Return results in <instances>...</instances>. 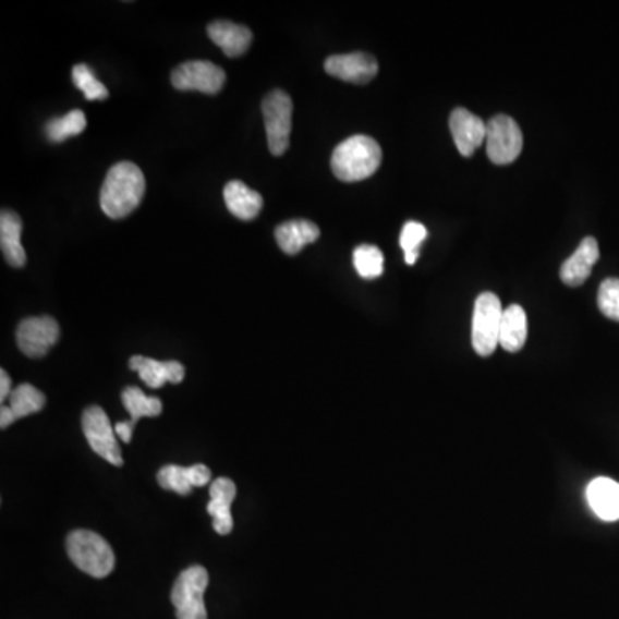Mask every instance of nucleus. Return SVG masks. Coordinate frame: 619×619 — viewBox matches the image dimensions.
<instances>
[{"label":"nucleus","mask_w":619,"mask_h":619,"mask_svg":"<svg viewBox=\"0 0 619 619\" xmlns=\"http://www.w3.org/2000/svg\"><path fill=\"white\" fill-rule=\"evenodd\" d=\"M145 190V175L136 163H116L100 190V207L110 219H124L139 207Z\"/></svg>","instance_id":"1"},{"label":"nucleus","mask_w":619,"mask_h":619,"mask_svg":"<svg viewBox=\"0 0 619 619\" xmlns=\"http://www.w3.org/2000/svg\"><path fill=\"white\" fill-rule=\"evenodd\" d=\"M380 163H383V150L379 143L365 135L351 136L339 143L330 159L332 172L344 183L367 180L377 172Z\"/></svg>","instance_id":"2"},{"label":"nucleus","mask_w":619,"mask_h":619,"mask_svg":"<svg viewBox=\"0 0 619 619\" xmlns=\"http://www.w3.org/2000/svg\"><path fill=\"white\" fill-rule=\"evenodd\" d=\"M68 555L80 570L94 579H106L114 570V553L107 541L92 530H76L68 537Z\"/></svg>","instance_id":"3"},{"label":"nucleus","mask_w":619,"mask_h":619,"mask_svg":"<svg viewBox=\"0 0 619 619\" xmlns=\"http://www.w3.org/2000/svg\"><path fill=\"white\" fill-rule=\"evenodd\" d=\"M501 300L494 293H482L475 302L472 320L473 350L481 356L493 355L499 347L502 324Z\"/></svg>","instance_id":"4"},{"label":"nucleus","mask_w":619,"mask_h":619,"mask_svg":"<svg viewBox=\"0 0 619 619\" xmlns=\"http://www.w3.org/2000/svg\"><path fill=\"white\" fill-rule=\"evenodd\" d=\"M262 114H264L270 154L281 157L290 148L293 100L286 92H270L262 102Z\"/></svg>","instance_id":"5"},{"label":"nucleus","mask_w":619,"mask_h":619,"mask_svg":"<svg viewBox=\"0 0 619 619\" xmlns=\"http://www.w3.org/2000/svg\"><path fill=\"white\" fill-rule=\"evenodd\" d=\"M207 585L208 573L204 567L187 568L178 576L171 592L178 619H207L204 600Z\"/></svg>","instance_id":"6"},{"label":"nucleus","mask_w":619,"mask_h":619,"mask_svg":"<svg viewBox=\"0 0 619 619\" xmlns=\"http://www.w3.org/2000/svg\"><path fill=\"white\" fill-rule=\"evenodd\" d=\"M487 155L497 166L514 162L523 148L522 130L510 116L499 114L487 123Z\"/></svg>","instance_id":"7"},{"label":"nucleus","mask_w":619,"mask_h":619,"mask_svg":"<svg viewBox=\"0 0 619 619\" xmlns=\"http://www.w3.org/2000/svg\"><path fill=\"white\" fill-rule=\"evenodd\" d=\"M83 433L90 448L98 457L114 466L123 464V454L118 445L116 428L110 425L109 416L100 406L86 408L82 418Z\"/></svg>","instance_id":"8"},{"label":"nucleus","mask_w":619,"mask_h":619,"mask_svg":"<svg viewBox=\"0 0 619 619\" xmlns=\"http://www.w3.org/2000/svg\"><path fill=\"white\" fill-rule=\"evenodd\" d=\"M171 83L175 90L216 95L224 86L226 73L214 62L187 61L172 71Z\"/></svg>","instance_id":"9"},{"label":"nucleus","mask_w":619,"mask_h":619,"mask_svg":"<svg viewBox=\"0 0 619 619\" xmlns=\"http://www.w3.org/2000/svg\"><path fill=\"white\" fill-rule=\"evenodd\" d=\"M61 329L56 318L32 317L25 318L17 326L16 341L20 350L29 359L46 356L53 344L59 341Z\"/></svg>","instance_id":"10"},{"label":"nucleus","mask_w":619,"mask_h":619,"mask_svg":"<svg viewBox=\"0 0 619 619\" xmlns=\"http://www.w3.org/2000/svg\"><path fill=\"white\" fill-rule=\"evenodd\" d=\"M326 71L342 82L365 85L379 73L377 59L371 53L353 52L332 56L326 61Z\"/></svg>","instance_id":"11"},{"label":"nucleus","mask_w":619,"mask_h":619,"mask_svg":"<svg viewBox=\"0 0 619 619\" xmlns=\"http://www.w3.org/2000/svg\"><path fill=\"white\" fill-rule=\"evenodd\" d=\"M449 128H451L452 138L457 143L458 150L463 157H472L473 151L485 143L487 123H484L478 116L472 114L470 110L463 109V107L452 110Z\"/></svg>","instance_id":"12"},{"label":"nucleus","mask_w":619,"mask_h":619,"mask_svg":"<svg viewBox=\"0 0 619 619\" xmlns=\"http://www.w3.org/2000/svg\"><path fill=\"white\" fill-rule=\"evenodd\" d=\"M599 257V245H597L595 238H585V240L580 243L576 252L562 264V282L567 286H571V288L582 286L583 282L591 278L592 269H594V265L597 264Z\"/></svg>","instance_id":"13"},{"label":"nucleus","mask_w":619,"mask_h":619,"mask_svg":"<svg viewBox=\"0 0 619 619\" xmlns=\"http://www.w3.org/2000/svg\"><path fill=\"white\" fill-rule=\"evenodd\" d=\"M236 497V485L229 478L220 477L210 485V502L208 514L214 518V529L219 535H229L232 532L231 505Z\"/></svg>","instance_id":"14"},{"label":"nucleus","mask_w":619,"mask_h":619,"mask_svg":"<svg viewBox=\"0 0 619 619\" xmlns=\"http://www.w3.org/2000/svg\"><path fill=\"white\" fill-rule=\"evenodd\" d=\"M207 33L228 58H240L252 46V29L231 21H214L208 25Z\"/></svg>","instance_id":"15"},{"label":"nucleus","mask_w":619,"mask_h":619,"mask_svg":"<svg viewBox=\"0 0 619 619\" xmlns=\"http://www.w3.org/2000/svg\"><path fill=\"white\" fill-rule=\"evenodd\" d=\"M131 371L138 372L139 379L151 389H159L166 383L180 384L184 379V367L180 362H159L147 356H133Z\"/></svg>","instance_id":"16"},{"label":"nucleus","mask_w":619,"mask_h":619,"mask_svg":"<svg viewBox=\"0 0 619 619\" xmlns=\"http://www.w3.org/2000/svg\"><path fill=\"white\" fill-rule=\"evenodd\" d=\"M587 501L595 517L603 522H618L619 482L607 477L594 478L587 487Z\"/></svg>","instance_id":"17"},{"label":"nucleus","mask_w":619,"mask_h":619,"mask_svg":"<svg viewBox=\"0 0 619 619\" xmlns=\"http://www.w3.org/2000/svg\"><path fill=\"white\" fill-rule=\"evenodd\" d=\"M276 241L286 255H298L306 245H312L320 236V229L312 220H288L276 228Z\"/></svg>","instance_id":"18"},{"label":"nucleus","mask_w":619,"mask_h":619,"mask_svg":"<svg viewBox=\"0 0 619 619\" xmlns=\"http://www.w3.org/2000/svg\"><path fill=\"white\" fill-rule=\"evenodd\" d=\"M23 220L13 210H2L0 216V248L5 262L14 269H23L26 265V252L21 245Z\"/></svg>","instance_id":"19"},{"label":"nucleus","mask_w":619,"mask_h":619,"mask_svg":"<svg viewBox=\"0 0 619 619\" xmlns=\"http://www.w3.org/2000/svg\"><path fill=\"white\" fill-rule=\"evenodd\" d=\"M226 207L232 216L241 220H253L264 207L260 193L246 186L241 181H231L224 187Z\"/></svg>","instance_id":"20"},{"label":"nucleus","mask_w":619,"mask_h":619,"mask_svg":"<svg viewBox=\"0 0 619 619\" xmlns=\"http://www.w3.org/2000/svg\"><path fill=\"white\" fill-rule=\"evenodd\" d=\"M526 332H529V326H526L525 310L520 305L508 306L502 314L499 347L510 353H518L525 347Z\"/></svg>","instance_id":"21"},{"label":"nucleus","mask_w":619,"mask_h":619,"mask_svg":"<svg viewBox=\"0 0 619 619\" xmlns=\"http://www.w3.org/2000/svg\"><path fill=\"white\" fill-rule=\"evenodd\" d=\"M121 398L124 408L130 412L133 427L142 416H159L162 413V401L159 398H148L138 387H126Z\"/></svg>","instance_id":"22"},{"label":"nucleus","mask_w":619,"mask_h":619,"mask_svg":"<svg viewBox=\"0 0 619 619\" xmlns=\"http://www.w3.org/2000/svg\"><path fill=\"white\" fill-rule=\"evenodd\" d=\"M46 395L38 391L37 387L32 384H21L9 396V406L16 418H25V416L40 412L41 408L46 406Z\"/></svg>","instance_id":"23"},{"label":"nucleus","mask_w":619,"mask_h":619,"mask_svg":"<svg viewBox=\"0 0 619 619\" xmlns=\"http://www.w3.org/2000/svg\"><path fill=\"white\" fill-rule=\"evenodd\" d=\"M86 128V118L82 110H71L62 118H56L47 124V138L52 143H62L71 136L82 135Z\"/></svg>","instance_id":"24"},{"label":"nucleus","mask_w":619,"mask_h":619,"mask_svg":"<svg viewBox=\"0 0 619 619\" xmlns=\"http://www.w3.org/2000/svg\"><path fill=\"white\" fill-rule=\"evenodd\" d=\"M353 264L363 279H377L384 274V253L374 245H360L353 252Z\"/></svg>","instance_id":"25"},{"label":"nucleus","mask_w":619,"mask_h":619,"mask_svg":"<svg viewBox=\"0 0 619 619\" xmlns=\"http://www.w3.org/2000/svg\"><path fill=\"white\" fill-rule=\"evenodd\" d=\"M73 83L83 92L86 100H106L109 97V90L106 85L98 82L94 71L86 64H77L73 68Z\"/></svg>","instance_id":"26"},{"label":"nucleus","mask_w":619,"mask_h":619,"mask_svg":"<svg viewBox=\"0 0 619 619\" xmlns=\"http://www.w3.org/2000/svg\"><path fill=\"white\" fill-rule=\"evenodd\" d=\"M425 238H427V229H425L424 224L410 220V222L403 226L400 245L404 250V260H406L408 265H413L418 260L420 245L424 243Z\"/></svg>","instance_id":"27"},{"label":"nucleus","mask_w":619,"mask_h":619,"mask_svg":"<svg viewBox=\"0 0 619 619\" xmlns=\"http://www.w3.org/2000/svg\"><path fill=\"white\" fill-rule=\"evenodd\" d=\"M157 481H159L163 489L172 490V493L181 494V496H187V494H192L193 490L192 482H190V477H187V469L178 466V464L163 466L159 475H157Z\"/></svg>","instance_id":"28"},{"label":"nucleus","mask_w":619,"mask_h":619,"mask_svg":"<svg viewBox=\"0 0 619 619\" xmlns=\"http://www.w3.org/2000/svg\"><path fill=\"white\" fill-rule=\"evenodd\" d=\"M597 305L603 315L619 323V279L609 278L600 284Z\"/></svg>","instance_id":"29"},{"label":"nucleus","mask_w":619,"mask_h":619,"mask_svg":"<svg viewBox=\"0 0 619 619\" xmlns=\"http://www.w3.org/2000/svg\"><path fill=\"white\" fill-rule=\"evenodd\" d=\"M187 477L192 482L193 487H204L213 478V473L205 466V464H193L187 466Z\"/></svg>","instance_id":"30"},{"label":"nucleus","mask_w":619,"mask_h":619,"mask_svg":"<svg viewBox=\"0 0 619 619\" xmlns=\"http://www.w3.org/2000/svg\"><path fill=\"white\" fill-rule=\"evenodd\" d=\"M116 436L119 437V439L123 440V442H131V437H133V430H135V427H133V424H131V422H121V424L116 425Z\"/></svg>","instance_id":"31"},{"label":"nucleus","mask_w":619,"mask_h":619,"mask_svg":"<svg viewBox=\"0 0 619 619\" xmlns=\"http://www.w3.org/2000/svg\"><path fill=\"white\" fill-rule=\"evenodd\" d=\"M11 377H9L8 372L0 371V400H8L11 396Z\"/></svg>","instance_id":"32"},{"label":"nucleus","mask_w":619,"mask_h":619,"mask_svg":"<svg viewBox=\"0 0 619 619\" xmlns=\"http://www.w3.org/2000/svg\"><path fill=\"white\" fill-rule=\"evenodd\" d=\"M16 415H14L13 410L11 406H2L0 408V427L8 428L16 422Z\"/></svg>","instance_id":"33"}]
</instances>
